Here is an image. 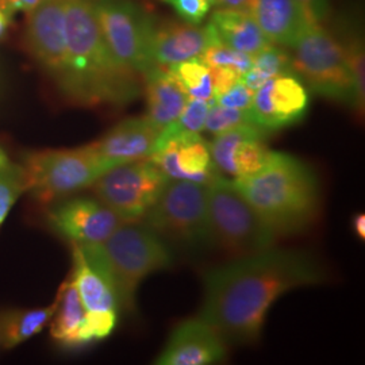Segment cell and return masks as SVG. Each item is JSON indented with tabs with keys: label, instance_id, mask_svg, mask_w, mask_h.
I'll return each instance as SVG.
<instances>
[{
	"label": "cell",
	"instance_id": "obj_28",
	"mask_svg": "<svg viewBox=\"0 0 365 365\" xmlns=\"http://www.w3.org/2000/svg\"><path fill=\"white\" fill-rule=\"evenodd\" d=\"M210 68H229L244 76L252 66V57L227 46L222 41H215L199 57Z\"/></svg>",
	"mask_w": 365,
	"mask_h": 365
},
{
	"label": "cell",
	"instance_id": "obj_18",
	"mask_svg": "<svg viewBox=\"0 0 365 365\" xmlns=\"http://www.w3.org/2000/svg\"><path fill=\"white\" fill-rule=\"evenodd\" d=\"M218 39L210 22L202 26L184 21H155L150 43L152 57L157 66L168 68L200 57Z\"/></svg>",
	"mask_w": 365,
	"mask_h": 365
},
{
	"label": "cell",
	"instance_id": "obj_20",
	"mask_svg": "<svg viewBox=\"0 0 365 365\" xmlns=\"http://www.w3.org/2000/svg\"><path fill=\"white\" fill-rule=\"evenodd\" d=\"M249 13L268 41L283 48H292L310 27L319 25L298 0H253Z\"/></svg>",
	"mask_w": 365,
	"mask_h": 365
},
{
	"label": "cell",
	"instance_id": "obj_27",
	"mask_svg": "<svg viewBox=\"0 0 365 365\" xmlns=\"http://www.w3.org/2000/svg\"><path fill=\"white\" fill-rule=\"evenodd\" d=\"M24 194H26L25 170L21 163L9 158L0 168V227Z\"/></svg>",
	"mask_w": 365,
	"mask_h": 365
},
{
	"label": "cell",
	"instance_id": "obj_10",
	"mask_svg": "<svg viewBox=\"0 0 365 365\" xmlns=\"http://www.w3.org/2000/svg\"><path fill=\"white\" fill-rule=\"evenodd\" d=\"M95 13L110 49L123 66L140 76L157 66L150 48L153 15L134 0H95Z\"/></svg>",
	"mask_w": 365,
	"mask_h": 365
},
{
	"label": "cell",
	"instance_id": "obj_19",
	"mask_svg": "<svg viewBox=\"0 0 365 365\" xmlns=\"http://www.w3.org/2000/svg\"><path fill=\"white\" fill-rule=\"evenodd\" d=\"M160 133L161 129L146 115L128 118L91 145L101 156L119 165L149 158Z\"/></svg>",
	"mask_w": 365,
	"mask_h": 365
},
{
	"label": "cell",
	"instance_id": "obj_29",
	"mask_svg": "<svg viewBox=\"0 0 365 365\" xmlns=\"http://www.w3.org/2000/svg\"><path fill=\"white\" fill-rule=\"evenodd\" d=\"M212 102L190 98L182 108V114L163 130L168 133H202L205 130L206 118Z\"/></svg>",
	"mask_w": 365,
	"mask_h": 365
},
{
	"label": "cell",
	"instance_id": "obj_39",
	"mask_svg": "<svg viewBox=\"0 0 365 365\" xmlns=\"http://www.w3.org/2000/svg\"><path fill=\"white\" fill-rule=\"evenodd\" d=\"M11 18H13V15L0 6V37L4 34L7 27L10 26Z\"/></svg>",
	"mask_w": 365,
	"mask_h": 365
},
{
	"label": "cell",
	"instance_id": "obj_37",
	"mask_svg": "<svg viewBox=\"0 0 365 365\" xmlns=\"http://www.w3.org/2000/svg\"><path fill=\"white\" fill-rule=\"evenodd\" d=\"M253 0H212L214 9L225 10H238V11H250Z\"/></svg>",
	"mask_w": 365,
	"mask_h": 365
},
{
	"label": "cell",
	"instance_id": "obj_35",
	"mask_svg": "<svg viewBox=\"0 0 365 365\" xmlns=\"http://www.w3.org/2000/svg\"><path fill=\"white\" fill-rule=\"evenodd\" d=\"M312 15L314 22L322 24L329 14V0H298Z\"/></svg>",
	"mask_w": 365,
	"mask_h": 365
},
{
	"label": "cell",
	"instance_id": "obj_33",
	"mask_svg": "<svg viewBox=\"0 0 365 365\" xmlns=\"http://www.w3.org/2000/svg\"><path fill=\"white\" fill-rule=\"evenodd\" d=\"M253 93L255 91H252L244 84L242 80H240L227 91L223 92L218 98H215L214 102L229 108L248 110L253 101Z\"/></svg>",
	"mask_w": 365,
	"mask_h": 365
},
{
	"label": "cell",
	"instance_id": "obj_1",
	"mask_svg": "<svg viewBox=\"0 0 365 365\" xmlns=\"http://www.w3.org/2000/svg\"><path fill=\"white\" fill-rule=\"evenodd\" d=\"M324 282L327 271L312 255L295 249H265L207 271L197 317L226 344L250 345L260 339L276 300L295 288Z\"/></svg>",
	"mask_w": 365,
	"mask_h": 365
},
{
	"label": "cell",
	"instance_id": "obj_22",
	"mask_svg": "<svg viewBox=\"0 0 365 365\" xmlns=\"http://www.w3.org/2000/svg\"><path fill=\"white\" fill-rule=\"evenodd\" d=\"M56 302V310L49 322L52 339L64 348L88 345L86 331L87 314L71 274L58 288Z\"/></svg>",
	"mask_w": 365,
	"mask_h": 365
},
{
	"label": "cell",
	"instance_id": "obj_7",
	"mask_svg": "<svg viewBox=\"0 0 365 365\" xmlns=\"http://www.w3.org/2000/svg\"><path fill=\"white\" fill-rule=\"evenodd\" d=\"M141 221L167 244L184 249L214 245L206 184L170 180Z\"/></svg>",
	"mask_w": 365,
	"mask_h": 365
},
{
	"label": "cell",
	"instance_id": "obj_11",
	"mask_svg": "<svg viewBox=\"0 0 365 365\" xmlns=\"http://www.w3.org/2000/svg\"><path fill=\"white\" fill-rule=\"evenodd\" d=\"M66 0H41L27 13L25 46L64 95L68 84Z\"/></svg>",
	"mask_w": 365,
	"mask_h": 365
},
{
	"label": "cell",
	"instance_id": "obj_2",
	"mask_svg": "<svg viewBox=\"0 0 365 365\" xmlns=\"http://www.w3.org/2000/svg\"><path fill=\"white\" fill-rule=\"evenodd\" d=\"M66 36L68 101L87 107H120L140 96V75L110 49L95 13V0H66Z\"/></svg>",
	"mask_w": 365,
	"mask_h": 365
},
{
	"label": "cell",
	"instance_id": "obj_40",
	"mask_svg": "<svg viewBox=\"0 0 365 365\" xmlns=\"http://www.w3.org/2000/svg\"><path fill=\"white\" fill-rule=\"evenodd\" d=\"M7 160H9V156L6 155V152L3 150V148L0 146V168H1V165H3Z\"/></svg>",
	"mask_w": 365,
	"mask_h": 365
},
{
	"label": "cell",
	"instance_id": "obj_17",
	"mask_svg": "<svg viewBox=\"0 0 365 365\" xmlns=\"http://www.w3.org/2000/svg\"><path fill=\"white\" fill-rule=\"evenodd\" d=\"M227 344L220 333L203 319L182 321L170 333L156 365H211L226 359Z\"/></svg>",
	"mask_w": 365,
	"mask_h": 365
},
{
	"label": "cell",
	"instance_id": "obj_34",
	"mask_svg": "<svg viewBox=\"0 0 365 365\" xmlns=\"http://www.w3.org/2000/svg\"><path fill=\"white\" fill-rule=\"evenodd\" d=\"M210 68V66H209ZM211 78H212V91L214 99L218 98L223 92L227 91L230 87H233L237 81H240L242 76L237 73L233 69L229 68H210Z\"/></svg>",
	"mask_w": 365,
	"mask_h": 365
},
{
	"label": "cell",
	"instance_id": "obj_25",
	"mask_svg": "<svg viewBox=\"0 0 365 365\" xmlns=\"http://www.w3.org/2000/svg\"><path fill=\"white\" fill-rule=\"evenodd\" d=\"M283 73H292L291 56L283 46L271 43L252 57V66L241 80L252 91H256L267 80Z\"/></svg>",
	"mask_w": 365,
	"mask_h": 365
},
{
	"label": "cell",
	"instance_id": "obj_41",
	"mask_svg": "<svg viewBox=\"0 0 365 365\" xmlns=\"http://www.w3.org/2000/svg\"><path fill=\"white\" fill-rule=\"evenodd\" d=\"M0 349H3V333H1V325H0Z\"/></svg>",
	"mask_w": 365,
	"mask_h": 365
},
{
	"label": "cell",
	"instance_id": "obj_9",
	"mask_svg": "<svg viewBox=\"0 0 365 365\" xmlns=\"http://www.w3.org/2000/svg\"><path fill=\"white\" fill-rule=\"evenodd\" d=\"M170 182L152 160L145 158L107 170L91 188L95 197L122 221L133 223L144 218Z\"/></svg>",
	"mask_w": 365,
	"mask_h": 365
},
{
	"label": "cell",
	"instance_id": "obj_3",
	"mask_svg": "<svg viewBox=\"0 0 365 365\" xmlns=\"http://www.w3.org/2000/svg\"><path fill=\"white\" fill-rule=\"evenodd\" d=\"M233 182L279 237L307 230L319 215L322 199L318 176L298 157L271 150L260 170Z\"/></svg>",
	"mask_w": 365,
	"mask_h": 365
},
{
	"label": "cell",
	"instance_id": "obj_38",
	"mask_svg": "<svg viewBox=\"0 0 365 365\" xmlns=\"http://www.w3.org/2000/svg\"><path fill=\"white\" fill-rule=\"evenodd\" d=\"M353 230L356 235L360 238V240H365V215L364 214H357L354 215L352 221Z\"/></svg>",
	"mask_w": 365,
	"mask_h": 365
},
{
	"label": "cell",
	"instance_id": "obj_24",
	"mask_svg": "<svg viewBox=\"0 0 365 365\" xmlns=\"http://www.w3.org/2000/svg\"><path fill=\"white\" fill-rule=\"evenodd\" d=\"M57 302L39 309H9L0 312L3 333V349L15 346L33 339L51 322Z\"/></svg>",
	"mask_w": 365,
	"mask_h": 365
},
{
	"label": "cell",
	"instance_id": "obj_8",
	"mask_svg": "<svg viewBox=\"0 0 365 365\" xmlns=\"http://www.w3.org/2000/svg\"><path fill=\"white\" fill-rule=\"evenodd\" d=\"M206 187L214 245L235 257L274 248L279 235L238 192L233 179L218 173Z\"/></svg>",
	"mask_w": 365,
	"mask_h": 365
},
{
	"label": "cell",
	"instance_id": "obj_5",
	"mask_svg": "<svg viewBox=\"0 0 365 365\" xmlns=\"http://www.w3.org/2000/svg\"><path fill=\"white\" fill-rule=\"evenodd\" d=\"M21 164L26 176V194L42 206L91 188L103 173L118 165L101 156L91 144L34 150L25 155Z\"/></svg>",
	"mask_w": 365,
	"mask_h": 365
},
{
	"label": "cell",
	"instance_id": "obj_30",
	"mask_svg": "<svg viewBox=\"0 0 365 365\" xmlns=\"http://www.w3.org/2000/svg\"><path fill=\"white\" fill-rule=\"evenodd\" d=\"M344 51L349 71L352 73L353 81L357 92V101L360 111H364L365 103V56L364 46L359 36H352L342 41Z\"/></svg>",
	"mask_w": 365,
	"mask_h": 365
},
{
	"label": "cell",
	"instance_id": "obj_23",
	"mask_svg": "<svg viewBox=\"0 0 365 365\" xmlns=\"http://www.w3.org/2000/svg\"><path fill=\"white\" fill-rule=\"evenodd\" d=\"M210 24L215 29L220 41L250 57H255L271 45L248 11L215 9L211 14Z\"/></svg>",
	"mask_w": 365,
	"mask_h": 365
},
{
	"label": "cell",
	"instance_id": "obj_14",
	"mask_svg": "<svg viewBox=\"0 0 365 365\" xmlns=\"http://www.w3.org/2000/svg\"><path fill=\"white\" fill-rule=\"evenodd\" d=\"M309 103L303 81L294 73H283L267 80L255 91L249 113L255 125L272 133L300 122Z\"/></svg>",
	"mask_w": 365,
	"mask_h": 365
},
{
	"label": "cell",
	"instance_id": "obj_6",
	"mask_svg": "<svg viewBox=\"0 0 365 365\" xmlns=\"http://www.w3.org/2000/svg\"><path fill=\"white\" fill-rule=\"evenodd\" d=\"M291 49V69L315 93L360 111L356 86L342 41L322 25H314Z\"/></svg>",
	"mask_w": 365,
	"mask_h": 365
},
{
	"label": "cell",
	"instance_id": "obj_4",
	"mask_svg": "<svg viewBox=\"0 0 365 365\" xmlns=\"http://www.w3.org/2000/svg\"><path fill=\"white\" fill-rule=\"evenodd\" d=\"M78 248L107 277L115 291L119 309L125 312L134 310L137 289L149 274L168 269L173 264L168 244L137 222L123 223L101 244Z\"/></svg>",
	"mask_w": 365,
	"mask_h": 365
},
{
	"label": "cell",
	"instance_id": "obj_15",
	"mask_svg": "<svg viewBox=\"0 0 365 365\" xmlns=\"http://www.w3.org/2000/svg\"><path fill=\"white\" fill-rule=\"evenodd\" d=\"M170 180L207 182L218 175L210 144L200 133L161 130L149 157Z\"/></svg>",
	"mask_w": 365,
	"mask_h": 365
},
{
	"label": "cell",
	"instance_id": "obj_21",
	"mask_svg": "<svg viewBox=\"0 0 365 365\" xmlns=\"http://www.w3.org/2000/svg\"><path fill=\"white\" fill-rule=\"evenodd\" d=\"M141 78L148 106L146 117L163 130L179 118L190 98L165 66H152Z\"/></svg>",
	"mask_w": 365,
	"mask_h": 365
},
{
	"label": "cell",
	"instance_id": "obj_32",
	"mask_svg": "<svg viewBox=\"0 0 365 365\" xmlns=\"http://www.w3.org/2000/svg\"><path fill=\"white\" fill-rule=\"evenodd\" d=\"M168 4L190 25H202L206 16L214 9L212 0H160Z\"/></svg>",
	"mask_w": 365,
	"mask_h": 365
},
{
	"label": "cell",
	"instance_id": "obj_13",
	"mask_svg": "<svg viewBox=\"0 0 365 365\" xmlns=\"http://www.w3.org/2000/svg\"><path fill=\"white\" fill-rule=\"evenodd\" d=\"M71 245L73 260L71 276L87 314L86 331L91 344L111 336L117 327L119 304L115 291L105 274L86 259L78 245Z\"/></svg>",
	"mask_w": 365,
	"mask_h": 365
},
{
	"label": "cell",
	"instance_id": "obj_31",
	"mask_svg": "<svg viewBox=\"0 0 365 365\" xmlns=\"http://www.w3.org/2000/svg\"><path fill=\"white\" fill-rule=\"evenodd\" d=\"M244 123H253L248 110H237L229 108L212 102L210 106L209 114L206 118L205 130L217 135L223 131L230 130L235 126Z\"/></svg>",
	"mask_w": 365,
	"mask_h": 365
},
{
	"label": "cell",
	"instance_id": "obj_12",
	"mask_svg": "<svg viewBox=\"0 0 365 365\" xmlns=\"http://www.w3.org/2000/svg\"><path fill=\"white\" fill-rule=\"evenodd\" d=\"M46 207L48 226L71 244H101L125 223L98 197L68 196Z\"/></svg>",
	"mask_w": 365,
	"mask_h": 365
},
{
	"label": "cell",
	"instance_id": "obj_26",
	"mask_svg": "<svg viewBox=\"0 0 365 365\" xmlns=\"http://www.w3.org/2000/svg\"><path fill=\"white\" fill-rule=\"evenodd\" d=\"M168 71L182 86L188 98L214 102L211 72L199 57L168 66Z\"/></svg>",
	"mask_w": 365,
	"mask_h": 365
},
{
	"label": "cell",
	"instance_id": "obj_16",
	"mask_svg": "<svg viewBox=\"0 0 365 365\" xmlns=\"http://www.w3.org/2000/svg\"><path fill=\"white\" fill-rule=\"evenodd\" d=\"M268 134L255 123H244L217 134L210 144L217 170L233 179H244L260 170L271 152L265 145Z\"/></svg>",
	"mask_w": 365,
	"mask_h": 365
},
{
	"label": "cell",
	"instance_id": "obj_36",
	"mask_svg": "<svg viewBox=\"0 0 365 365\" xmlns=\"http://www.w3.org/2000/svg\"><path fill=\"white\" fill-rule=\"evenodd\" d=\"M41 0H0V6L14 15L16 13H30Z\"/></svg>",
	"mask_w": 365,
	"mask_h": 365
}]
</instances>
